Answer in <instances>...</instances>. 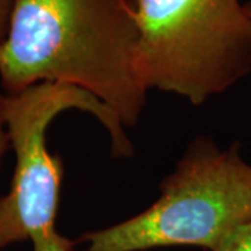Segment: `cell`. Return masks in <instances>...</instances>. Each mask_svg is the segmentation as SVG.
Instances as JSON below:
<instances>
[{
  "mask_svg": "<svg viewBox=\"0 0 251 251\" xmlns=\"http://www.w3.org/2000/svg\"><path fill=\"white\" fill-rule=\"evenodd\" d=\"M134 0H14L0 42V82L13 97L42 82L90 92L125 127L148 90L138 72Z\"/></svg>",
  "mask_w": 251,
  "mask_h": 251,
  "instance_id": "6da1fadb",
  "label": "cell"
},
{
  "mask_svg": "<svg viewBox=\"0 0 251 251\" xmlns=\"http://www.w3.org/2000/svg\"><path fill=\"white\" fill-rule=\"evenodd\" d=\"M251 224V163L237 145L219 148L197 137L161 184L145 211L85 233L87 251H145L196 246L214 251L234 230Z\"/></svg>",
  "mask_w": 251,
  "mask_h": 251,
  "instance_id": "7a4b0ae2",
  "label": "cell"
},
{
  "mask_svg": "<svg viewBox=\"0 0 251 251\" xmlns=\"http://www.w3.org/2000/svg\"><path fill=\"white\" fill-rule=\"evenodd\" d=\"M138 72L147 90L200 106L251 73L243 0H134Z\"/></svg>",
  "mask_w": 251,
  "mask_h": 251,
  "instance_id": "3957f363",
  "label": "cell"
},
{
  "mask_svg": "<svg viewBox=\"0 0 251 251\" xmlns=\"http://www.w3.org/2000/svg\"><path fill=\"white\" fill-rule=\"evenodd\" d=\"M70 109L87 112L103 126L115 158L134 153L116 113L87 91L42 82L18 95H7L6 123L16 168L9 193L0 196V250L29 240L34 251H75V242L56 229L63 163L46 144L50 123Z\"/></svg>",
  "mask_w": 251,
  "mask_h": 251,
  "instance_id": "277c9868",
  "label": "cell"
},
{
  "mask_svg": "<svg viewBox=\"0 0 251 251\" xmlns=\"http://www.w3.org/2000/svg\"><path fill=\"white\" fill-rule=\"evenodd\" d=\"M13 1L14 0H0V42L3 41L7 29ZM6 103H7V95L0 94V168L4 155L10 150V138L7 133V123H6Z\"/></svg>",
  "mask_w": 251,
  "mask_h": 251,
  "instance_id": "5b68a950",
  "label": "cell"
},
{
  "mask_svg": "<svg viewBox=\"0 0 251 251\" xmlns=\"http://www.w3.org/2000/svg\"><path fill=\"white\" fill-rule=\"evenodd\" d=\"M214 251H251V224L229 234Z\"/></svg>",
  "mask_w": 251,
  "mask_h": 251,
  "instance_id": "8992f818",
  "label": "cell"
},
{
  "mask_svg": "<svg viewBox=\"0 0 251 251\" xmlns=\"http://www.w3.org/2000/svg\"><path fill=\"white\" fill-rule=\"evenodd\" d=\"M244 3H246V9H247V11H249V14H250L251 17V0H247Z\"/></svg>",
  "mask_w": 251,
  "mask_h": 251,
  "instance_id": "52a82bcc",
  "label": "cell"
}]
</instances>
